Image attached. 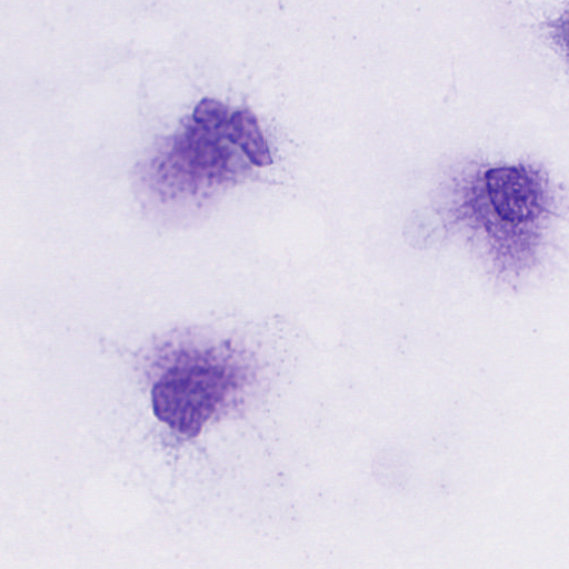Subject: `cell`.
Masks as SVG:
<instances>
[{
    "label": "cell",
    "instance_id": "277c9868",
    "mask_svg": "<svg viewBox=\"0 0 569 569\" xmlns=\"http://www.w3.org/2000/svg\"><path fill=\"white\" fill-rule=\"evenodd\" d=\"M193 120L204 129H221L226 126L230 113L228 108L213 99H203L193 111Z\"/></svg>",
    "mask_w": 569,
    "mask_h": 569
},
{
    "label": "cell",
    "instance_id": "6da1fadb",
    "mask_svg": "<svg viewBox=\"0 0 569 569\" xmlns=\"http://www.w3.org/2000/svg\"><path fill=\"white\" fill-rule=\"evenodd\" d=\"M477 179L471 210L493 276L519 281L548 258L563 220L559 186L541 166L493 161Z\"/></svg>",
    "mask_w": 569,
    "mask_h": 569
},
{
    "label": "cell",
    "instance_id": "7a4b0ae2",
    "mask_svg": "<svg viewBox=\"0 0 569 569\" xmlns=\"http://www.w3.org/2000/svg\"><path fill=\"white\" fill-rule=\"evenodd\" d=\"M228 386L229 378L220 366L206 361L176 366L152 389L154 415L176 431L197 436Z\"/></svg>",
    "mask_w": 569,
    "mask_h": 569
},
{
    "label": "cell",
    "instance_id": "3957f363",
    "mask_svg": "<svg viewBox=\"0 0 569 569\" xmlns=\"http://www.w3.org/2000/svg\"><path fill=\"white\" fill-rule=\"evenodd\" d=\"M224 131L228 140L237 144L254 166L266 167L272 162L259 122L250 111L237 110L230 113Z\"/></svg>",
    "mask_w": 569,
    "mask_h": 569
}]
</instances>
